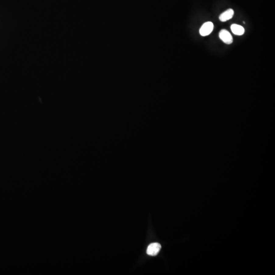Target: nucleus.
<instances>
[{
    "instance_id": "nucleus-5",
    "label": "nucleus",
    "mask_w": 275,
    "mask_h": 275,
    "mask_svg": "<svg viewBox=\"0 0 275 275\" xmlns=\"http://www.w3.org/2000/svg\"><path fill=\"white\" fill-rule=\"evenodd\" d=\"M231 30L234 34L238 35V36L242 35L245 33L244 28L240 25H237V24L232 25L231 26Z\"/></svg>"
},
{
    "instance_id": "nucleus-2",
    "label": "nucleus",
    "mask_w": 275,
    "mask_h": 275,
    "mask_svg": "<svg viewBox=\"0 0 275 275\" xmlns=\"http://www.w3.org/2000/svg\"><path fill=\"white\" fill-rule=\"evenodd\" d=\"M219 37L225 44H230L233 42V37L226 30L223 29L219 32Z\"/></svg>"
},
{
    "instance_id": "nucleus-3",
    "label": "nucleus",
    "mask_w": 275,
    "mask_h": 275,
    "mask_svg": "<svg viewBox=\"0 0 275 275\" xmlns=\"http://www.w3.org/2000/svg\"><path fill=\"white\" fill-rule=\"evenodd\" d=\"M161 249L160 245L157 242H154L149 245L147 249V254L148 255L152 256H154L159 253Z\"/></svg>"
},
{
    "instance_id": "nucleus-1",
    "label": "nucleus",
    "mask_w": 275,
    "mask_h": 275,
    "mask_svg": "<svg viewBox=\"0 0 275 275\" xmlns=\"http://www.w3.org/2000/svg\"><path fill=\"white\" fill-rule=\"evenodd\" d=\"M213 29V24L212 22H206L202 25L199 30V33L202 36H206L210 34Z\"/></svg>"
},
{
    "instance_id": "nucleus-4",
    "label": "nucleus",
    "mask_w": 275,
    "mask_h": 275,
    "mask_svg": "<svg viewBox=\"0 0 275 275\" xmlns=\"http://www.w3.org/2000/svg\"><path fill=\"white\" fill-rule=\"evenodd\" d=\"M234 15V11L232 9H229L226 11L222 13L219 16V19L221 22H226L233 17Z\"/></svg>"
}]
</instances>
